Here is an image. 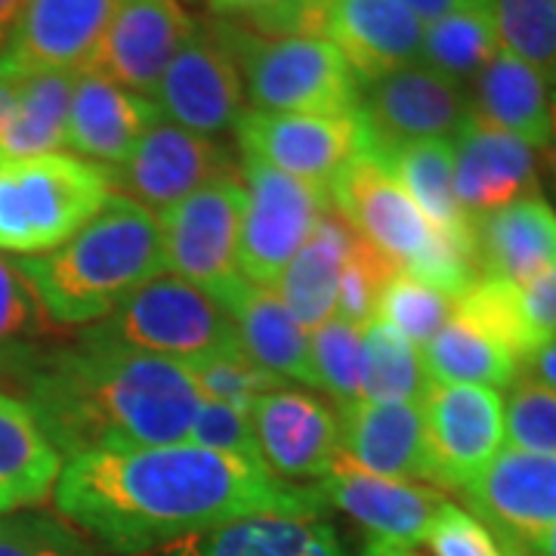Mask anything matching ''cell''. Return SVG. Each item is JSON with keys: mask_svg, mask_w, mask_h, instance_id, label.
Here are the masks:
<instances>
[{"mask_svg": "<svg viewBox=\"0 0 556 556\" xmlns=\"http://www.w3.org/2000/svg\"><path fill=\"white\" fill-rule=\"evenodd\" d=\"M452 316H455V300L448 294H442L433 285L408 273H396L380 291L375 321L387 325L408 343H415L417 350H424L448 325Z\"/></svg>", "mask_w": 556, "mask_h": 556, "instance_id": "obj_37", "label": "cell"}, {"mask_svg": "<svg viewBox=\"0 0 556 556\" xmlns=\"http://www.w3.org/2000/svg\"><path fill=\"white\" fill-rule=\"evenodd\" d=\"M211 10L263 38L316 35L313 22L306 20V13L294 0H211Z\"/></svg>", "mask_w": 556, "mask_h": 556, "instance_id": "obj_46", "label": "cell"}, {"mask_svg": "<svg viewBox=\"0 0 556 556\" xmlns=\"http://www.w3.org/2000/svg\"><path fill=\"white\" fill-rule=\"evenodd\" d=\"M551 278H554V285H556V266H551Z\"/></svg>", "mask_w": 556, "mask_h": 556, "instance_id": "obj_56", "label": "cell"}, {"mask_svg": "<svg viewBox=\"0 0 556 556\" xmlns=\"http://www.w3.org/2000/svg\"><path fill=\"white\" fill-rule=\"evenodd\" d=\"M78 72H40L16 80V100L0 124V161L56 155L65 149Z\"/></svg>", "mask_w": 556, "mask_h": 556, "instance_id": "obj_30", "label": "cell"}, {"mask_svg": "<svg viewBox=\"0 0 556 556\" xmlns=\"http://www.w3.org/2000/svg\"><path fill=\"white\" fill-rule=\"evenodd\" d=\"M102 338L127 350L192 362L236 343L229 309L214 294L177 276H155L139 285L112 313Z\"/></svg>", "mask_w": 556, "mask_h": 556, "instance_id": "obj_7", "label": "cell"}, {"mask_svg": "<svg viewBox=\"0 0 556 556\" xmlns=\"http://www.w3.org/2000/svg\"><path fill=\"white\" fill-rule=\"evenodd\" d=\"M321 38L338 47L365 87L420 62L424 22L399 0H331L321 13Z\"/></svg>", "mask_w": 556, "mask_h": 556, "instance_id": "obj_20", "label": "cell"}, {"mask_svg": "<svg viewBox=\"0 0 556 556\" xmlns=\"http://www.w3.org/2000/svg\"><path fill=\"white\" fill-rule=\"evenodd\" d=\"M186 371H189L192 383L199 387L201 399L219 402V405H232V408L248 412V415H251V408L257 405L260 399L288 387V380L276 378L266 368L254 365L236 343L186 362Z\"/></svg>", "mask_w": 556, "mask_h": 556, "instance_id": "obj_38", "label": "cell"}, {"mask_svg": "<svg viewBox=\"0 0 556 556\" xmlns=\"http://www.w3.org/2000/svg\"><path fill=\"white\" fill-rule=\"evenodd\" d=\"M236 130L244 155L321 186H331V179L368 149L358 109L346 115L244 112Z\"/></svg>", "mask_w": 556, "mask_h": 556, "instance_id": "obj_14", "label": "cell"}, {"mask_svg": "<svg viewBox=\"0 0 556 556\" xmlns=\"http://www.w3.org/2000/svg\"><path fill=\"white\" fill-rule=\"evenodd\" d=\"M325 507H338L368 529L371 538L415 547L420 544L437 514L448 504L433 485L396 482L358 470L353 460L338 455L331 473L318 482Z\"/></svg>", "mask_w": 556, "mask_h": 556, "instance_id": "obj_18", "label": "cell"}, {"mask_svg": "<svg viewBox=\"0 0 556 556\" xmlns=\"http://www.w3.org/2000/svg\"><path fill=\"white\" fill-rule=\"evenodd\" d=\"M149 100L155 102L161 118H170L199 137H214L239 124L244 115V84L219 25H192Z\"/></svg>", "mask_w": 556, "mask_h": 556, "instance_id": "obj_11", "label": "cell"}, {"mask_svg": "<svg viewBox=\"0 0 556 556\" xmlns=\"http://www.w3.org/2000/svg\"><path fill=\"white\" fill-rule=\"evenodd\" d=\"M460 495L473 517L522 544L556 522V455L501 448Z\"/></svg>", "mask_w": 556, "mask_h": 556, "instance_id": "obj_19", "label": "cell"}, {"mask_svg": "<svg viewBox=\"0 0 556 556\" xmlns=\"http://www.w3.org/2000/svg\"><path fill=\"white\" fill-rule=\"evenodd\" d=\"M501 50L495 25L489 16L485 0L477 7L448 13L442 20L424 25L420 40V62L445 78L467 84L489 65V60Z\"/></svg>", "mask_w": 556, "mask_h": 556, "instance_id": "obj_33", "label": "cell"}, {"mask_svg": "<svg viewBox=\"0 0 556 556\" xmlns=\"http://www.w3.org/2000/svg\"><path fill=\"white\" fill-rule=\"evenodd\" d=\"M244 214L239 273L248 285L276 288L288 263L309 241L318 219L331 211V186L281 174L244 155Z\"/></svg>", "mask_w": 556, "mask_h": 556, "instance_id": "obj_6", "label": "cell"}, {"mask_svg": "<svg viewBox=\"0 0 556 556\" xmlns=\"http://www.w3.org/2000/svg\"><path fill=\"white\" fill-rule=\"evenodd\" d=\"M473 254L482 278L526 285L556 266V211L529 192L497 211L473 217Z\"/></svg>", "mask_w": 556, "mask_h": 556, "instance_id": "obj_24", "label": "cell"}, {"mask_svg": "<svg viewBox=\"0 0 556 556\" xmlns=\"http://www.w3.org/2000/svg\"><path fill=\"white\" fill-rule=\"evenodd\" d=\"M109 195V170L75 155L0 161V251H56Z\"/></svg>", "mask_w": 556, "mask_h": 556, "instance_id": "obj_5", "label": "cell"}, {"mask_svg": "<svg viewBox=\"0 0 556 556\" xmlns=\"http://www.w3.org/2000/svg\"><path fill=\"white\" fill-rule=\"evenodd\" d=\"M331 211L402 273H412L439 239L437 226L371 152L356 155L331 179Z\"/></svg>", "mask_w": 556, "mask_h": 556, "instance_id": "obj_10", "label": "cell"}, {"mask_svg": "<svg viewBox=\"0 0 556 556\" xmlns=\"http://www.w3.org/2000/svg\"><path fill=\"white\" fill-rule=\"evenodd\" d=\"M455 316L467 325L479 328L482 334L501 343L519 365L538 350L535 338L522 316L519 303V285L501 281V278H477L460 298L455 300Z\"/></svg>", "mask_w": 556, "mask_h": 556, "instance_id": "obj_36", "label": "cell"}, {"mask_svg": "<svg viewBox=\"0 0 556 556\" xmlns=\"http://www.w3.org/2000/svg\"><path fill=\"white\" fill-rule=\"evenodd\" d=\"M362 338H365L362 328L338 316L309 331V358L316 371V387L338 399V405H353L362 399V365H365Z\"/></svg>", "mask_w": 556, "mask_h": 556, "instance_id": "obj_39", "label": "cell"}, {"mask_svg": "<svg viewBox=\"0 0 556 556\" xmlns=\"http://www.w3.org/2000/svg\"><path fill=\"white\" fill-rule=\"evenodd\" d=\"M0 556H97L68 526L40 514L0 517Z\"/></svg>", "mask_w": 556, "mask_h": 556, "instance_id": "obj_43", "label": "cell"}, {"mask_svg": "<svg viewBox=\"0 0 556 556\" xmlns=\"http://www.w3.org/2000/svg\"><path fill=\"white\" fill-rule=\"evenodd\" d=\"M13 100H16V80L0 78V124H3V118L10 115V109H13Z\"/></svg>", "mask_w": 556, "mask_h": 556, "instance_id": "obj_54", "label": "cell"}, {"mask_svg": "<svg viewBox=\"0 0 556 556\" xmlns=\"http://www.w3.org/2000/svg\"><path fill=\"white\" fill-rule=\"evenodd\" d=\"M353 239L356 232L346 226V219L328 211L276 281V294L306 331H316L318 325L334 318L340 266Z\"/></svg>", "mask_w": 556, "mask_h": 556, "instance_id": "obj_27", "label": "cell"}, {"mask_svg": "<svg viewBox=\"0 0 556 556\" xmlns=\"http://www.w3.org/2000/svg\"><path fill=\"white\" fill-rule=\"evenodd\" d=\"M396 269L387 257H380L378 251L356 236L343 266H340V285H338V309L334 316L356 325V328H368L375 325V313H378V300L383 285L390 276H396Z\"/></svg>", "mask_w": 556, "mask_h": 556, "instance_id": "obj_40", "label": "cell"}, {"mask_svg": "<svg viewBox=\"0 0 556 556\" xmlns=\"http://www.w3.org/2000/svg\"><path fill=\"white\" fill-rule=\"evenodd\" d=\"M424 544L433 556H526L522 544L495 532L457 504H445L439 510Z\"/></svg>", "mask_w": 556, "mask_h": 556, "instance_id": "obj_42", "label": "cell"}, {"mask_svg": "<svg viewBox=\"0 0 556 556\" xmlns=\"http://www.w3.org/2000/svg\"><path fill=\"white\" fill-rule=\"evenodd\" d=\"M300 556H346V551H343V544H340L338 532L328 529V526L321 522L318 532L313 535V541H309V547Z\"/></svg>", "mask_w": 556, "mask_h": 556, "instance_id": "obj_49", "label": "cell"}, {"mask_svg": "<svg viewBox=\"0 0 556 556\" xmlns=\"http://www.w3.org/2000/svg\"><path fill=\"white\" fill-rule=\"evenodd\" d=\"M20 266L53 325L97 321L164 273L159 217L127 195H109L65 244Z\"/></svg>", "mask_w": 556, "mask_h": 556, "instance_id": "obj_3", "label": "cell"}, {"mask_svg": "<svg viewBox=\"0 0 556 556\" xmlns=\"http://www.w3.org/2000/svg\"><path fill=\"white\" fill-rule=\"evenodd\" d=\"M318 526L298 517H241L179 538L164 556H300Z\"/></svg>", "mask_w": 556, "mask_h": 556, "instance_id": "obj_32", "label": "cell"}, {"mask_svg": "<svg viewBox=\"0 0 556 556\" xmlns=\"http://www.w3.org/2000/svg\"><path fill=\"white\" fill-rule=\"evenodd\" d=\"M241 214L244 186L236 177L214 179L161 211L164 269L229 306L244 285L239 273Z\"/></svg>", "mask_w": 556, "mask_h": 556, "instance_id": "obj_8", "label": "cell"}, {"mask_svg": "<svg viewBox=\"0 0 556 556\" xmlns=\"http://www.w3.org/2000/svg\"><path fill=\"white\" fill-rule=\"evenodd\" d=\"M362 556H420L415 547H405V544H393V541H380V538H368L365 544V554Z\"/></svg>", "mask_w": 556, "mask_h": 556, "instance_id": "obj_52", "label": "cell"}, {"mask_svg": "<svg viewBox=\"0 0 556 556\" xmlns=\"http://www.w3.org/2000/svg\"><path fill=\"white\" fill-rule=\"evenodd\" d=\"M412 16L424 22V25H430V22L442 20V16H448V13H457V10H467V7H477L482 0H399Z\"/></svg>", "mask_w": 556, "mask_h": 556, "instance_id": "obj_48", "label": "cell"}, {"mask_svg": "<svg viewBox=\"0 0 556 556\" xmlns=\"http://www.w3.org/2000/svg\"><path fill=\"white\" fill-rule=\"evenodd\" d=\"M424 405L439 492H464L504 448V399L492 387L433 383Z\"/></svg>", "mask_w": 556, "mask_h": 556, "instance_id": "obj_12", "label": "cell"}, {"mask_svg": "<svg viewBox=\"0 0 556 556\" xmlns=\"http://www.w3.org/2000/svg\"><path fill=\"white\" fill-rule=\"evenodd\" d=\"M501 50L556 84V0H485Z\"/></svg>", "mask_w": 556, "mask_h": 556, "instance_id": "obj_35", "label": "cell"}, {"mask_svg": "<svg viewBox=\"0 0 556 556\" xmlns=\"http://www.w3.org/2000/svg\"><path fill=\"white\" fill-rule=\"evenodd\" d=\"M470 115L464 84L415 62L362 87L358 118L371 155L417 139H452Z\"/></svg>", "mask_w": 556, "mask_h": 556, "instance_id": "obj_9", "label": "cell"}, {"mask_svg": "<svg viewBox=\"0 0 556 556\" xmlns=\"http://www.w3.org/2000/svg\"><path fill=\"white\" fill-rule=\"evenodd\" d=\"M62 460L35 412L0 393V514L31 507L56 485Z\"/></svg>", "mask_w": 556, "mask_h": 556, "instance_id": "obj_28", "label": "cell"}, {"mask_svg": "<svg viewBox=\"0 0 556 556\" xmlns=\"http://www.w3.org/2000/svg\"><path fill=\"white\" fill-rule=\"evenodd\" d=\"M375 159L396 177L417 211L439 232L473 239V219L464 214L455 195V149L452 139H417L383 149Z\"/></svg>", "mask_w": 556, "mask_h": 556, "instance_id": "obj_29", "label": "cell"}, {"mask_svg": "<svg viewBox=\"0 0 556 556\" xmlns=\"http://www.w3.org/2000/svg\"><path fill=\"white\" fill-rule=\"evenodd\" d=\"M470 115L532 149H547L554 130V93L532 65L497 50L473 78Z\"/></svg>", "mask_w": 556, "mask_h": 556, "instance_id": "obj_25", "label": "cell"}, {"mask_svg": "<svg viewBox=\"0 0 556 556\" xmlns=\"http://www.w3.org/2000/svg\"><path fill=\"white\" fill-rule=\"evenodd\" d=\"M340 455L358 470L396 482H430L433 460L420 402H368L340 405Z\"/></svg>", "mask_w": 556, "mask_h": 556, "instance_id": "obj_17", "label": "cell"}, {"mask_svg": "<svg viewBox=\"0 0 556 556\" xmlns=\"http://www.w3.org/2000/svg\"><path fill=\"white\" fill-rule=\"evenodd\" d=\"M219 177L232 174L229 159L223 155L217 142L164 121L149 127L134 146V152L115 170H109L112 189L121 186L127 199L149 211H167Z\"/></svg>", "mask_w": 556, "mask_h": 556, "instance_id": "obj_15", "label": "cell"}, {"mask_svg": "<svg viewBox=\"0 0 556 556\" xmlns=\"http://www.w3.org/2000/svg\"><path fill=\"white\" fill-rule=\"evenodd\" d=\"M504 439L510 448L556 455V393L532 378H517L504 402Z\"/></svg>", "mask_w": 556, "mask_h": 556, "instance_id": "obj_41", "label": "cell"}, {"mask_svg": "<svg viewBox=\"0 0 556 556\" xmlns=\"http://www.w3.org/2000/svg\"><path fill=\"white\" fill-rule=\"evenodd\" d=\"M189 31L192 22L179 13L177 0H121L90 68L130 93L152 97Z\"/></svg>", "mask_w": 556, "mask_h": 556, "instance_id": "obj_21", "label": "cell"}, {"mask_svg": "<svg viewBox=\"0 0 556 556\" xmlns=\"http://www.w3.org/2000/svg\"><path fill=\"white\" fill-rule=\"evenodd\" d=\"M294 3L306 13V20L313 22V31L321 35V13H325V7H328L331 0H294Z\"/></svg>", "mask_w": 556, "mask_h": 556, "instance_id": "obj_53", "label": "cell"}, {"mask_svg": "<svg viewBox=\"0 0 556 556\" xmlns=\"http://www.w3.org/2000/svg\"><path fill=\"white\" fill-rule=\"evenodd\" d=\"M362 365V399L368 402H424L433 380L415 343L399 338L387 325H368Z\"/></svg>", "mask_w": 556, "mask_h": 556, "instance_id": "obj_34", "label": "cell"}, {"mask_svg": "<svg viewBox=\"0 0 556 556\" xmlns=\"http://www.w3.org/2000/svg\"><path fill=\"white\" fill-rule=\"evenodd\" d=\"M201 405L182 362L93 334L31 383V412L56 452H118L189 442Z\"/></svg>", "mask_w": 556, "mask_h": 556, "instance_id": "obj_2", "label": "cell"}, {"mask_svg": "<svg viewBox=\"0 0 556 556\" xmlns=\"http://www.w3.org/2000/svg\"><path fill=\"white\" fill-rule=\"evenodd\" d=\"M118 7L121 0H28L0 50V78L90 68Z\"/></svg>", "mask_w": 556, "mask_h": 556, "instance_id": "obj_13", "label": "cell"}, {"mask_svg": "<svg viewBox=\"0 0 556 556\" xmlns=\"http://www.w3.org/2000/svg\"><path fill=\"white\" fill-rule=\"evenodd\" d=\"M50 325L53 321L43 313L20 260H7L0 254V350L38 338Z\"/></svg>", "mask_w": 556, "mask_h": 556, "instance_id": "obj_44", "label": "cell"}, {"mask_svg": "<svg viewBox=\"0 0 556 556\" xmlns=\"http://www.w3.org/2000/svg\"><path fill=\"white\" fill-rule=\"evenodd\" d=\"M522 551H526V556H556V522L547 526L544 532L526 538L522 541Z\"/></svg>", "mask_w": 556, "mask_h": 556, "instance_id": "obj_50", "label": "cell"}, {"mask_svg": "<svg viewBox=\"0 0 556 556\" xmlns=\"http://www.w3.org/2000/svg\"><path fill=\"white\" fill-rule=\"evenodd\" d=\"M189 442L201 445V448H211V452H219V455L241 457V460H248L254 467H263L254 427H251V415L232 408V405H219V402L201 399L195 420H192Z\"/></svg>", "mask_w": 556, "mask_h": 556, "instance_id": "obj_45", "label": "cell"}, {"mask_svg": "<svg viewBox=\"0 0 556 556\" xmlns=\"http://www.w3.org/2000/svg\"><path fill=\"white\" fill-rule=\"evenodd\" d=\"M455 195L473 219L538 192V149L467 115L452 139Z\"/></svg>", "mask_w": 556, "mask_h": 556, "instance_id": "obj_22", "label": "cell"}, {"mask_svg": "<svg viewBox=\"0 0 556 556\" xmlns=\"http://www.w3.org/2000/svg\"><path fill=\"white\" fill-rule=\"evenodd\" d=\"M526 365V378H532L541 387H547L551 393H556V338H551L547 343H541L532 356L522 362Z\"/></svg>", "mask_w": 556, "mask_h": 556, "instance_id": "obj_47", "label": "cell"}, {"mask_svg": "<svg viewBox=\"0 0 556 556\" xmlns=\"http://www.w3.org/2000/svg\"><path fill=\"white\" fill-rule=\"evenodd\" d=\"M53 501L62 517L127 556L241 517L316 519L325 510L318 489L192 442L68 457Z\"/></svg>", "mask_w": 556, "mask_h": 556, "instance_id": "obj_1", "label": "cell"}, {"mask_svg": "<svg viewBox=\"0 0 556 556\" xmlns=\"http://www.w3.org/2000/svg\"><path fill=\"white\" fill-rule=\"evenodd\" d=\"M223 40L239 65L244 97L257 112L346 115L358 109L356 75L338 47L321 35L263 38L219 22Z\"/></svg>", "mask_w": 556, "mask_h": 556, "instance_id": "obj_4", "label": "cell"}, {"mask_svg": "<svg viewBox=\"0 0 556 556\" xmlns=\"http://www.w3.org/2000/svg\"><path fill=\"white\" fill-rule=\"evenodd\" d=\"M424 365L433 383H473V387H510L519 378V358L501 343L452 316L448 325L424 350Z\"/></svg>", "mask_w": 556, "mask_h": 556, "instance_id": "obj_31", "label": "cell"}, {"mask_svg": "<svg viewBox=\"0 0 556 556\" xmlns=\"http://www.w3.org/2000/svg\"><path fill=\"white\" fill-rule=\"evenodd\" d=\"M263 467L276 479H321L340 455L338 415L303 390H276L251 408Z\"/></svg>", "mask_w": 556, "mask_h": 556, "instance_id": "obj_16", "label": "cell"}, {"mask_svg": "<svg viewBox=\"0 0 556 556\" xmlns=\"http://www.w3.org/2000/svg\"><path fill=\"white\" fill-rule=\"evenodd\" d=\"M229 316L236 328V346L254 365L281 380L316 387V371L309 358V331L288 313L273 288L241 285L229 300Z\"/></svg>", "mask_w": 556, "mask_h": 556, "instance_id": "obj_26", "label": "cell"}, {"mask_svg": "<svg viewBox=\"0 0 556 556\" xmlns=\"http://www.w3.org/2000/svg\"><path fill=\"white\" fill-rule=\"evenodd\" d=\"M159 121V109L149 97L124 90L97 68H80L68 105L65 149L118 167Z\"/></svg>", "mask_w": 556, "mask_h": 556, "instance_id": "obj_23", "label": "cell"}, {"mask_svg": "<svg viewBox=\"0 0 556 556\" xmlns=\"http://www.w3.org/2000/svg\"><path fill=\"white\" fill-rule=\"evenodd\" d=\"M25 3L28 0H0V50H3V43L10 38L13 25L20 20V13L25 10Z\"/></svg>", "mask_w": 556, "mask_h": 556, "instance_id": "obj_51", "label": "cell"}, {"mask_svg": "<svg viewBox=\"0 0 556 556\" xmlns=\"http://www.w3.org/2000/svg\"><path fill=\"white\" fill-rule=\"evenodd\" d=\"M544 155H547V170H551V177H554V186H556V90H554V130H551V142H547Z\"/></svg>", "mask_w": 556, "mask_h": 556, "instance_id": "obj_55", "label": "cell"}]
</instances>
